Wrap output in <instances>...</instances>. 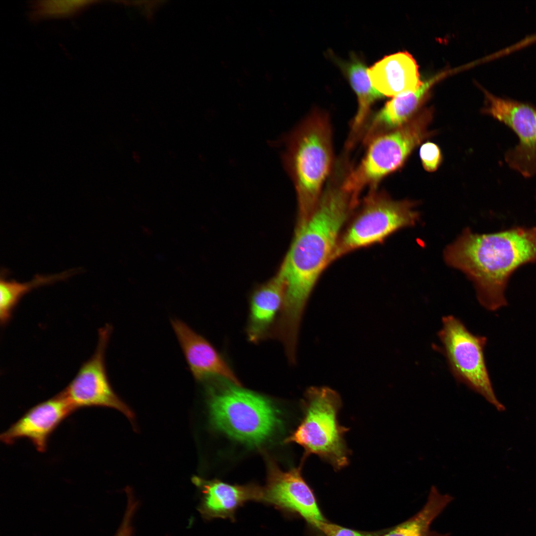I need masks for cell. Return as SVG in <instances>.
Wrapping results in <instances>:
<instances>
[{"instance_id":"obj_15","label":"cell","mask_w":536,"mask_h":536,"mask_svg":"<svg viewBox=\"0 0 536 536\" xmlns=\"http://www.w3.org/2000/svg\"><path fill=\"white\" fill-rule=\"evenodd\" d=\"M368 74L373 86L384 96L415 91L423 83L415 61L407 52L385 56L368 69Z\"/></svg>"},{"instance_id":"obj_14","label":"cell","mask_w":536,"mask_h":536,"mask_svg":"<svg viewBox=\"0 0 536 536\" xmlns=\"http://www.w3.org/2000/svg\"><path fill=\"white\" fill-rule=\"evenodd\" d=\"M195 480L202 493L199 511L207 520L229 518L233 520L237 509L245 503L263 500V488L255 484L238 485L218 480Z\"/></svg>"},{"instance_id":"obj_17","label":"cell","mask_w":536,"mask_h":536,"mask_svg":"<svg viewBox=\"0 0 536 536\" xmlns=\"http://www.w3.org/2000/svg\"><path fill=\"white\" fill-rule=\"evenodd\" d=\"M438 78L436 77L426 81L416 91L400 94L387 102L363 128L360 136H363L364 143L368 144L375 137L408 122Z\"/></svg>"},{"instance_id":"obj_16","label":"cell","mask_w":536,"mask_h":536,"mask_svg":"<svg viewBox=\"0 0 536 536\" xmlns=\"http://www.w3.org/2000/svg\"><path fill=\"white\" fill-rule=\"evenodd\" d=\"M284 293V282L278 272L254 291L246 327L250 341L258 342L270 335L282 309Z\"/></svg>"},{"instance_id":"obj_12","label":"cell","mask_w":536,"mask_h":536,"mask_svg":"<svg viewBox=\"0 0 536 536\" xmlns=\"http://www.w3.org/2000/svg\"><path fill=\"white\" fill-rule=\"evenodd\" d=\"M74 410L61 392L28 409L0 435V440L10 445L26 438L39 452H44L52 433Z\"/></svg>"},{"instance_id":"obj_24","label":"cell","mask_w":536,"mask_h":536,"mask_svg":"<svg viewBox=\"0 0 536 536\" xmlns=\"http://www.w3.org/2000/svg\"><path fill=\"white\" fill-rule=\"evenodd\" d=\"M313 526L326 536H366L360 532L328 522L326 520L318 522Z\"/></svg>"},{"instance_id":"obj_9","label":"cell","mask_w":536,"mask_h":536,"mask_svg":"<svg viewBox=\"0 0 536 536\" xmlns=\"http://www.w3.org/2000/svg\"><path fill=\"white\" fill-rule=\"evenodd\" d=\"M484 112L503 123L517 135L519 142L507 151L509 166L526 177L536 174V107L496 97L486 91Z\"/></svg>"},{"instance_id":"obj_7","label":"cell","mask_w":536,"mask_h":536,"mask_svg":"<svg viewBox=\"0 0 536 536\" xmlns=\"http://www.w3.org/2000/svg\"><path fill=\"white\" fill-rule=\"evenodd\" d=\"M431 116V111L424 110L403 126L372 139L361 162L348 171L345 189L358 200L365 188L375 189L379 182L398 169L426 136Z\"/></svg>"},{"instance_id":"obj_3","label":"cell","mask_w":536,"mask_h":536,"mask_svg":"<svg viewBox=\"0 0 536 536\" xmlns=\"http://www.w3.org/2000/svg\"><path fill=\"white\" fill-rule=\"evenodd\" d=\"M284 159L296 191L299 224L313 212L333 167L332 128L326 112L314 110L294 130Z\"/></svg>"},{"instance_id":"obj_2","label":"cell","mask_w":536,"mask_h":536,"mask_svg":"<svg viewBox=\"0 0 536 536\" xmlns=\"http://www.w3.org/2000/svg\"><path fill=\"white\" fill-rule=\"evenodd\" d=\"M446 262L473 283L479 302L494 311L507 305L505 291L513 273L536 262V226L491 234L466 229L445 249Z\"/></svg>"},{"instance_id":"obj_6","label":"cell","mask_w":536,"mask_h":536,"mask_svg":"<svg viewBox=\"0 0 536 536\" xmlns=\"http://www.w3.org/2000/svg\"><path fill=\"white\" fill-rule=\"evenodd\" d=\"M360 202L343 228L332 262L357 249L383 242L404 227L415 225L418 213L408 201H395L376 189Z\"/></svg>"},{"instance_id":"obj_23","label":"cell","mask_w":536,"mask_h":536,"mask_svg":"<svg viewBox=\"0 0 536 536\" xmlns=\"http://www.w3.org/2000/svg\"><path fill=\"white\" fill-rule=\"evenodd\" d=\"M128 502L122 522L115 536H132L133 529L132 522L137 509L138 503L131 492L127 491Z\"/></svg>"},{"instance_id":"obj_21","label":"cell","mask_w":536,"mask_h":536,"mask_svg":"<svg viewBox=\"0 0 536 536\" xmlns=\"http://www.w3.org/2000/svg\"><path fill=\"white\" fill-rule=\"evenodd\" d=\"M92 0H36L30 4L33 20L65 18L78 14L92 4Z\"/></svg>"},{"instance_id":"obj_22","label":"cell","mask_w":536,"mask_h":536,"mask_svg":"<svg viewBox=\"0 0 536 536\" xmlns=\"http://www.w3.org/2000/svg\"><path fill=\"white\" fill-rule=\"evenodd\" d=\"M419 155L424 169L429 172L435 171L441 160V154L439 147L435 143L427 142L420 148Z\"/></svg>"},{"instance_id":"obj_18","label":"cell","mask_w":536,"mask_h":536,"mask_svg":"<svg viewBox=\"0 0 536 536\" xmlns=\"http://www.w3.org/2000/svg\"><path fill=\"white\" fill-rule=\"evenodd\" d=\"M345 70L358 99L357 113L352 123L347 147L351 148L359 136L372 105L384 96L372 85L368 69L360 60L353 58L345 66Z\"/></svg>"},{"instance_id":"obj_19","label":"cell","mask_w":536,"mask_h":536,"mask_svg":"<svg viewBox=\"0 0 536 536\" xmlns=\"http://www.w3.org/2000/svg\"><path fill=\"white\" fill-rule=\"evenodd\" d=\"M453 500L452 496L441 493L435 486L432 485L422 508L382 536H449L448 533H440L431 530L430 526Z\"/></svg>"},{"instance_id":"obj_8","label":"cell","mask_w":536,"mask_h":536,"mask_svg":"<svg viewBox=\"0 0 536 536\" xmlns=\"http://www.w3.org/2000/svg\"><path fill=\"white\" fill-rule=\"evenodd\" d=\"M442 327L438 333L451 372L456 380L481 395L498 411L506 408L497 398L486 368L484 336L470 333L454 316L442 318Z\"/></svg>"},{"instance_id":"obj_20","label":"cell","mask_w":536,"mask_h":536,"mask_svg":"<svg viewBox=\"0 0 536 536\" xmlns=\"http://www.w3.org/2000/svg\"><path fill=\"white\" fill-rule=\"evenodd\" d=\"M71 270L60 273L36 275L31 281L19 282L1 277L0 281V320L1 325L6 324L11 317L13 310L21 298L36 287L64 279L71 275Z\"/></svg>"},{"instance_id":"obj_4","label":"cell","mask_w":536,"mask_h":536,"mask_svg":"<svg viewBox=\"0 0 536 536\" xmlns=\"http://www.w3.org/2000/svg\"><path fill=\"white\" fill-rule=\"evenodd\" d=\"M207 382L210 419L219 430L254 446L266 441L278 427V412L265 397L222 378Z\"/></svg>"},{"instance_id":"obj_1","label":"cell","mask_w":536,"mask_h":536,"mask_svg":"<svg viewBox=\"0 0 536 536\" xmlns=\"http://www.w3.org/2000/svg\"><path fill=\"white\" fill-rule=\"evenodd\" d=\"M358 206L343 186V178L329 179L313 212L297 225L295 235L278 270L285 287L278 319L288 333L300 330L304 312L323 271L332 263L340 234Z\"/></svg>"},{"instance_id":"obj_13","label":"cell","mask_w":536,"mask_h":536,"mask_svg":"<svg viewBox=\"0 0 536 536\" xmlns=\"http://www.w3.org/2000/svg\"><path fill=\"white\" fill-rule=\"evenodd\" d=\"M171 324L196 380L206 382L222 378L241 385L234 371L208 341L179 320H172Z\"/></svg>"},{"instance_id":"obj_11","label":"cell","mask_w":536,"mask_h":536,"mask_svg":"<svg viewBox=\"0 0 536 536\" xmlns=\"http://www.w3.org/2000/svg\"><path fill=\"white\" fill-rule=\"evenodd\" d=\"M262 501L283 512L297 514L313 526L325 521L300 468L284 471L274 464H269L266 485L263 488Z\"/></svg>"},{"instance_id":"obj_5","label":"cell","mask_w":536,"mask_h":536,"mask_svg":"<svg viewBox=\"0 0 536 536\" xmlns=\"http://www.w3.org/2000/svg\"><path fill=\"white\" fill-rule=\"evenodd\" d=\"M341 406V398L334 390L326 386L310 387L303 400V418L285 442L299 445L305 456L315 455L335 470L344 468L349 461L344 438L348 428L338 420Z\"/></svg>"},{"instance_id":"obj_10","label":"cell","mask_w":536,"mask_h":536,"mask_svg":"<svg viewBox=\"0 0 536 536\" xmlns=\"http://www.w3.org/2000/svg\"><path fill=\"white\" fill-rule=\"evenodd\" d=\"M111 332V327L108 325L99 330L94 353L83 363L74 378L62 392L75 410L86 407H109L117 409L132 418L133 413L112 388L106 370L105 353Z\"/></svg>"}]
</instances>
